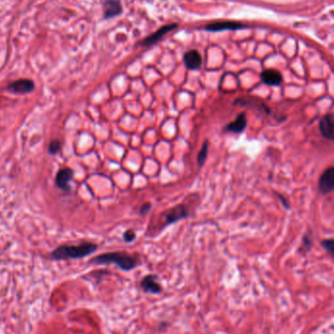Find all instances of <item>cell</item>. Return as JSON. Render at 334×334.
Returning a JSON list of instances; mask_svg holds the SVG:
<instances>
[{
	"label": "cell",
	"mask_w": 334,
	"mask_h": 334,
	"mask_svg": "<svg viewBox=\"0 0 334 334\" xmlns=\"http://www.w3.org/2000/svg\"><path fill=\"white\" fill-rule=\"evenodd\" d=\"M98 249V245L93 242H82L77 245H61L53 250L50 258L56 261L80 259L91 255Z\"/></svg>",
	"instance_id": "obj_1"
},
{
	"label": "cell",
	"mask_w": 334,
	"mask_h": 334,
	"mask_svg": "<svg viewBox=\"0 0 334 334\" xmlns=\"http://www.w3.org/2000/svg\"><path fill=\"white\" fill-rule=\"evenodd\" d=\"M90 263L96 265L115 264L122 271H131L138 266V260L124 252H109L100 254L91 259Z\"/></svg>",
	"instance_id": "obj_2"
},
{
	"label": "cell",
	"mask_w": 334,
	"mask_h": 334,
	"mask_svg": "<svg viewBox=\"0 0 334 334\" xmlns=\"http://www.w3.org/2000/svg\"><path fill=\"white\" fill-rule=\"evenodd\" d=\"M189 215H190L189 209L184 204H179L173 208L164 211L163 213H161V222L163 223L161 230L179 220L187 218Z\"/></svg>",
	"instance_id": "obj_3"
},
{
	"label": "cell",
	"mask_w": 334,
	"mask_h": 334,
	"mask_svg": "<svg viewBox=\"0 0 334 334\" xmlns=\"http://www.w3.org/2000/svg\"><path fill=\"white\" fill-rule=\"evenodd\" d=\"M35 88H36L35 82L32 79H28V78H22V79L15 80L7 86V90L9 92L13 94H17V95L29 94L33 92Z\"/></svg>",
	"instance_id": "obj_4"
},
{
	"label": "cell",
	"mask_w": 334,
	"mask_h": 334,
	"mask_svg": "<svg viewBox=\"0 0 334 334\" xmlns=\"http://www.w3.org/2000/svg\"><path fill=\"white\" fill-rule=\"evenodd\" d=\"M319 191L328 194L334 191V166L327 168L319 180Z\"/></svg>",
	"instance_id": "obj_5"
},
{
	"label": "cell",
	"mask_w": 334,
	"mask_h": 334,
	"mask_svg": "<svg viewBox=\"0 0 334 334\" xmlns=\"http://www.w3.org/2000/svg\"><path fill=\"white\" fill-rule=\"evenodd\" d=\"M74 177V171L71 168H63L59 170L55 178V185L61 191H71L70 182Z\"/></svg>",
	"instance_id": "obj_6"
},
{
	"label": "cell",
	"mask_w": 334,
	"mask_h": 334,
	"mask_svg": "<svg viewBox=\"0 0 334 334\" xmlns=\"http://www.w3.org/2000/svg\"><path fill=\"white\" fill-rule=\"evenodd\" d=\"M319 127L324 138L334 141V111L326 114L321 119Z\"/></svg>",
	"instance_id": "obj_7"
},
{
	"label": "cell",
	"mask_w": 334,
	"mask_h": 334,
	"mask_svg": "<svg viewBox=\"0 0 334 334\" xmlns=\"http://www.w3.org/2000/svg\"><path fill=\"white\" fill-rule=\"evenodd\" d=\"M262 81L270 86H279L283 82V75L276 70H266L261 74Z\"/></svg>",
	"instance_id": "obj_8"
},
{
	"label": "cell",
	"mask_w": 334,
	"mask_h": 334,
	"mask_svg": "<svg viewBox=\"0 0 334 334\" xmlns=\"http://www.w3.org/2000/svg\"><path fill=\"white\" fill-rule=\"evenodd\" d=\"M178 26L176 24H170V25H167V26H164L162 28H160L158 31H156L154 34H152L151 36L148 37L143 42L142 44L145 45V46H148V45H151L155 42H157L162 37H164L166 34L170 33L171 31L175 30Z\"/></svg>",
	"instance_id": "obj_9"
},
{
	"label": "cell",
	"mask_w": 334,
	"mask_h": 334,
	"mask_svg": "<svg viewBox=\"0 0 334 334\" xmlns=\"http://www.w3.org/2000/svg\"><path fill=\"white\" fill-rule=\"evenodd\" d=\"M156 281H157V278L153 275L146 276L140 284L144 292L151 293V294H158L161 291V287Z\"/></svg>",
	"instance_id": "obj_10"
},
{
	"label": "cell",
	"mask_w": 334,
	"mask_h": 334,
	"mask_svg": "<svg viewBox=\"0 0 334 334\" xmlns=\"http://www.w3.org/2000/svg\"><path fill=\"white\" fill-rule=\"evenodd\" d=\"M246 125H247L246 114L244 112H241V113H239V115L237 116V118L233 122L229 123L225 127V131L239 134V133H241L245 130Z\"/></svg>",
	"instance_id": "obj_11"
},
{
	"label": "cell",
	"mask_w": 334,
	"mask_h": 334,
	"mask_svg": "<svg viewBox=\"0 0 334 334\" xmlns=\"http://www.w3.org/2000/svg\"><path fill=\"white\" fill-rule=\"evenodd\" d=\"M244 26L237 22H217L210 24L205 27V30L208 32H222L227 30H239L242 29Z\"/></svg>",
	"instance_id": "obj_12"
},
{
	"label": "cell",
	"mask_w": 334,
	"mask_h": 334,
	"mask_svg": "<svg viewBox=\"0 0 334 334\" xmlns=\"http://www.w3.org/2000/svg\"><path fill=\"white\" fill-rule=\"evenodd\" d=\"M184 62L188 69L197 70L200 68L202 64V58L200 54L196 50L188 51L184 56Z\"/></svg>",
	"instance_id": "obj_13"
},
{
	"label": "cell",
	"mask_w": 334,
	"mask_h": 334,
	"mask_svg": "<svg viewBox=\"0 0 334 334\" xmlns=\"http://www.w3.org/2000/svg\"><path fill=\"white\" fill-rule=\"evenodd\" d=\"M122 11L121 4L118 0H107L104 4L105 18L110 19L118 16Z\"/></svg>",
	"instance_id": "obj_14"
},
{
	"label": "cell",
	"mask_w": 334,
	"mask_h": 334,
	"mask_svg": "<svg viewBox=\"0 0 334 334\" xmlns=\"http://www.w3.org/2000/svg\"><path fill=\"white\" fill-rule=\"evenodd\" d=\"M208 145H209L208 142L205 141L202 145L198 154H197V163H198L199 166H202L204 164L205 160H206V157H207V154H208Z\"/></svg>",
	"instance_id": "obj_15"
},
{
	"label": "cell",
	"mask_w": 334,
	"mask_h": 334,
	"mask_svg": "<svg viewBox=\"0 0 334 334\" xmlns=\"http://www.w3.org/2000/svg\"><path fill=\"white\" fill-rule=\"evenodd\" d=\"M322 245L326 251L334 258V239H324L322 241Z\"/></svg>",
	"instance_id": "obj_16"
},
{
	"label": "cell",
	"mask_w": 334,
	"mask_h": 334,
	"mask_svg": "<svg viewBox=\"0 0 334 334\" xmlns=\"http://www.w3.org/2000/svg\"><path fill=\"white\" fill-rule=\"evenodd\" d=\"M61 148H62V144L59 140H53L49 144V148H48L49 153L56 154L61 150Z\"/></svg>",
	"instance_id": "obj_17"
},
{
	"label": "cell",
	"mask_w": 334,
	"mask_h": 334,
	"mask_svg": "<svg viewBox=\"0 0 334 334\" xmlns=\"http://www.w3.org/2000/svg\"><path fill=\"white\" fill-rule=\"evenodd\" d=\"M135 239H136V234L132 230H127L123 234V239L125 242H132L133 240H135Z\"/></svg>",
	"instance_id": "obj_18"
},
{
	"label": "cell",
	"mask_w": 334,
	"mask_h": 334,
	"mask_svg": "<svg viewBox=\"0 0 334 334\" xmlns=\"http://www.w3.org/2000/svg\"><path fill=\"white\" fill-rule=\"evenodd\" d=\"M151 209V204L149 202H146L144 203L143 205L141 206V209H140V213L142 215H146L147 213H148Z\"/></svg>",
	"instance_id": "obj_19"
}]
</instances>
